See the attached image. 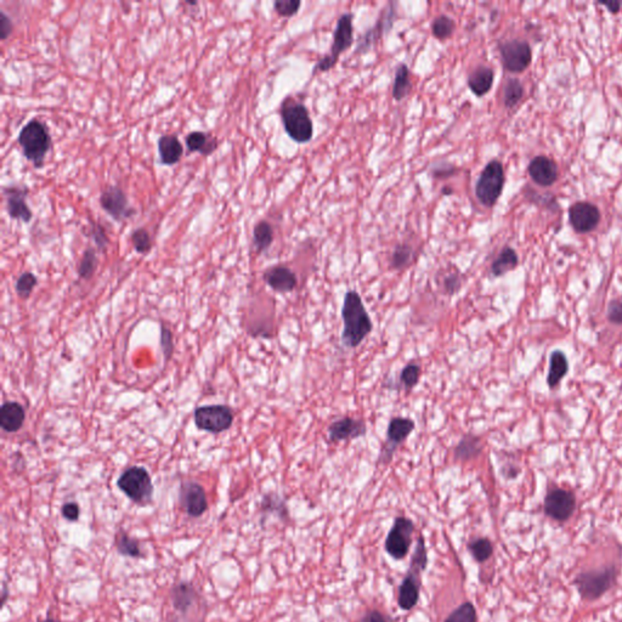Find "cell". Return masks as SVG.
<instances>
[{
	"instance_id": "6da1fadb",
	"label": "cell",
	"mask_w": 622,
	"mask_h": 622,
	"mask_svg": "<svg viewBox=\"0 0 622 622\" xmlns=\"http://www.w3.org/2000/svg\"><path fill=\"white\" fill-rule=\"evenodd\" d=\"M342 318L344 325L342 343L347 348H357L374 330L372 320L357 291H349L344 296Z\"/></svg>"
},
{
	"instance_id": "7a4b0ae2",
	"label": "cell",
	"mask_w": 622,
	"mask_h": 622,
	"mask_svg": "<svg viewBox=\"0 0 622 622\" xmlns=\"http://www.w3.org/2000/svg\"><path fill=\"white\" fill-rule=\"evenodd\" d=\"M18 142L26 159L32 162L35 168L43 167L45 156L52 145L47 125L38 118L28 120L20 130Z\"/></svg>"
},
{
	"instance_id": "3957f363",
	"label": "cell",
	"mask_w": 622,
	"mask_h": 622,
	"mask_svg": "<svg viewBox=\"0 0 622 622\" xmlns=\"http://www.w3.org/2000/svg\"><path fill=\"white\" fill-rule=\"evenodd\" d=\"M618 579V569L609 567L580 572L574 580L580 597L586 601H594L611 589Z\"/></svg>"
},
{
	"instance_id": "277c9868",
	"label": "cell",
	"mask_w": 622,
	"mask_h": 622,
	"mask_svg": "<svg viewBox=\"0 0 622 622\" xmlns=\"http://www.w3.org/2000/svg\"><path fill=\"white\" fill-rule=\"evenodd\" d=\"M284 130L289 137L299 144L310 142L313 134V120L304 105L286 100L281 108Z\"/></svg>"
},
{
	"instance_id": "5b68a950",
	"label": "cell",
	"mask_w": 622,
	"mask_h": 622,
	"mask_svg": "<svg viewBox=\"0 0 622 622\" xmlns=\"http://www.w3.org/2000/svg\"><path fill=\"white\" fill-rule=\"evenodd\" d=\"M505 185V171L498 161H491L486 164L476 181V195L483 206L491 208L496 205L502 193Z\"/></svg>"
},
{
	"instance_id": "8992f818",
	"label": "cell",
	"mask_w": 622,
	"mask_h": 622,
	"mask_svg": "<svg viewBox=\"0 0 622 622\" xmlns=\"http://www.w3.org/2000/svg\"><path fill=\"white\" fill-rule=\"evenodd\" d=\"M117 485L132 501L140 505L150 502L154 495L152 480L145 468H129L120 476Z\"/></svg>"
},
{
	"instance_id": "52a82bcc",
	"label": "cell",
	"mask_w": 622,
	"mask_h": 622,
	"mask_svg": "<svg viewBox=\"0 0 622 622\" xmlns=\"http://www.w3.org/2000/svg\"><path fill=\"white\" fill-rule=\"evenodd\" d=\"M352 43H354L352 15V13H344L337 22L330 55H326L321 61H318V64L315 66L313 71L315 72L330 71L338 62L339 55L345 50H348Z\"/></svg>"
},
{
	"instance_id": "ba28073f",
	"label": "cell",
	"mask_w": 622,
	"mask_h": 622,
	"mask_svg": "<svg viewBox=\"0 0 622 622\" xmlns=\"http://www.w3.org/2000/svg\"><path fill=\"white\" fill-rule=\"evenodd\" d=\"M416 428V423L406 417H394L391 418L386 432V442L383 445L378 463H389L396 449L411 435Z\"/></svg>"
},
{
	"instance_id": "9c48e42d",
	"label": "cell",
	"mask_w": 622,
	"mask_h": 622,
	"mask_svg": "<svg viewBox=\"0 0 622 622\" xmlns=\"http://www.w3.org/2000/svg\"><path fill=\"white\" fill-rule=\"evenodd\" d=\"M413 530L415 525L411 520L405 517H398L386 536V551L388 554L394 559L405 558L411 546Z\"/></svg>"
},
{
	"instance_id": "30bf717a",
	"label": "cell",
	"mask_w": 622,
	"mask_h": 622,
	"mask_svg": "<svg viewBox=\"0 0 622 622\" xmlns=\"http://www.w3.org/2000/svg\"><path fill=\"white\" fill-rule=\"evenodd\" d=\"M576 497L571 491L564 489L551 490L543 502L545 514L555 522H567L575 513Z\"/></svg>"
},
{
	"instance_id": "8fae6325",
	"label": "cell",
	"mask_w": 622,
	"mask_h": 622,
	"mask_svg": "<svg viewBox=\"0 0 622 622\" xmlns=\"http://www.w3.org/2000/svg\"><path fill=\"white\" fill-rule=\"evenodd\" d=\"M232 412L226 406H203L195 411V423L198 428L211 433H220L232 425Z\"/></svg>"
},
{
	"instance_id": "7c38bea8",
	"label": "cell",
	"mask_w": 622,
	"mask_h": 622,
	"mask_svg": "<svg viewBox=\"0 0 622 622\" xmlns=\"http://www.w3.org/2000/svg\"><path fill=\"white\" fill-rule=\"evenodd\" d=\"M505 69L509 72L519 74L528 69L531 62V47L524 40H509L500 47Z\"/></svg>"
},
{
	"instance_id": "4fadbf2b",
	"label": "cell",
	"mask_w": 622,
	"mask_h": 622,
	"mask_svg": "<svg viewBox=\"0 0 622 622\" xmlns=\"http://www.w3.org/2000/svg\"><path fill=\"white\" fill-rule=\"evenodd\" d=\"M100 205L103 211L117 221H123L133 217L135 209L129 206L128 197L118 186H108L100 196Z\"/></svg>"
},
{
	"instance_id": "5bb4252c",
	"label": "cell",
	"mask_w": 622,
	"mask_h": 622,
	"mask_svg": "<svg viewBox=\"0 0 622 622\" xmlns=\"http://www.w3.org/2000/svg\"><path fill=\"white\" fill-rule=\"evenodd\" d=\"M4 195L6 197V211L10 218L21 220L23 223H30L33 218V213L30 211V207L27 206L28 188L8 186L4 188Z\"/></svg>"
},
{
	"instance_id": "9a60e30c",
	"label": "cell",
	"mask_w": 622,
	"mask_h": 622,
	"mask_svg": "<svg viewBox=\"0 0 622 622\" xmlns=\"http://www.w3.org/2000/svg\"><path fill=\"white\" fill-rule=\"evenodd\" d=\"M180 503L185 512L193 518L201 517L208 508L205 489L193 481H188L181 485Z\"/></svg>"
},
{
	"instance_id": "2e32d148",
	"label": "cell",
	"mask_w": 622,
	"mask_h": 622,
	"mask_svg": "<svg viewBox=\"0 0 622 622\" xmlns=\"http://www.w3.org/2000/svg\"><path fill=\"white\" fill-rule=\"evenodd\" d=\"M569 219L576 231H592L601 220V213L592 203L577 202L569 209Z\"/></svg>"
},
{
	"instance_id": "e0dca14e",
	"label": "cell",
	"mask_w": 622,
	"mask_h": 622,
	"mask_svg": "<svg viewBox=\"0 0 622 622\" xmlns=\"http://www.w3.org/2000/svg\"><path fill=\"white\" fill-rule=\"evenodd\" d=\"M367 427L365 422L354 420L350 417H344L335 421L328 427V435L332 442H349L352 439L365 437Z\"/></svg>"
},
{
	"instance_id": "ac0fdd59",
	"label": "cell",
	"mask_w": 622,
	"mask_h": 622,
	"mask_svg": "<svg viewBox=\"0 0 622 622\" xmlns=\"http://www.w3.org/2000/svg\"><path fill=\"white\" fill-rule=\"evenodd\" d=\"M423 570L421 567H417L411 564L408 575L403 579V584L399 588V598L398 603L403 610H411L418 601L420 598V572Z\"/></svg>"
},
{
	"instance_id": "d6986e66",
	"label": "cell",
	"mask_w": 622,
	"mask_h": 622,
	"mask_svg": "<svg viewBox=\"0 0 622 622\" xmlns=\"http://www.w3.org/2000/svg\"><path fill=\"white\" fill-rule=\"evenodd\" d=\"M263 277L266 284L279 293L292 292L298 284L296 274L287 266H272L264 272Z\"/></svg>"
},
{
	"instance_id": "ffe728a7",
	"label": "cell",
	"mask_w": 622,
	"mask_h": 622,
	"mask_svg": "<svg viewBox=\"0 0 622 622\" xmlns=\"http://www.w3.org/2000/svg\"><path fill=\"white\" fill-rule=\"evenodd\" d=\"M529 173L532 180L541 186H551L558 178V168L552 159L539 156L529 164Z\"/></svg>"
},
{
	"instance_id": "44dd1931",
	"label": "cell",
	"mask_w": 622,
	"mask_h": 622,
	"mask_svg": "<svg viewBox=\"0 0 622 622\" xmlns=\"http://www.w3.org/2000/svg\"><path fill=\"white\" fill-rule=\"evenodd\" d=\"M25 410L15 401L5 403L0 410V425L8 433H15L25 422Z\"/></svg>"
},
{
	"instance_id": "7402d4cb",
	"label": "cell",
	"mask_w": 622,
	"mask_h": 622,
	"mask_svg": "<svg viewBox=\"0 0 622 622\" xmlns=\"http://www.w3.org/2000/svg\"><path fill=\"white\" fill-rule=\"evenodd\" d=\"M184 152V147L181 145L179 137L174 134H167L159 137V154L161 162L166 166H173L180 161L181 156Z\"/></svg>"
},
{
	"instance_id": "603a6c76",
	"label": "cell",
	"mask_w": 622,
	"mask_h": 622,
	"mask_svg": "<svg viewBox=\"0 0 622 622\" xmlns=\"http://www.w3.org/2000/svg\"><path fill=\"white\" fill-rule=\"evenodd\" d=\"M495 74L493 69L481 66L474 69L468 78V86L476 96L488 94L494 84Z\"/></svg>"
},
{
	"instance_id": "cb8c5ba5",
	"label": "cell",
	"mask_w": 622,
	"mask_h": 622,
	"mask_svg": "<svg viewBox=\"0 0 622 622\" xmlns=\"http://www.w3.org/2000/svg\"><path fill=\"white\" fill-rule=\"evenodd\" d=\"M186 146L191 152H200L202 156H209L218 147V139L205 132H191L186 137Z\"/></svg>"
},
{
	"instance_id": "d4e9b609",
	"label": "cell",
	"mask_w": 622,
	"mask_h": 622,
	"mask_svg": "<svg viewBox=\"0 0 622 622\" xmlns=\"http://www.w3.org/2000/svg\"><path fill=\"white\" fill-rule=\"evenodd\" d=\"M568 371H569V362L567 355L560 350L552 352L549 359L548 377H547L549 388L553 389L555 386H558L563 378L567 376Z\"/></svg>"
},
{
	"instance_id": "484cf974",
	"label": "cell",
	"mask_w": 622,
	"mask_h": 622,
	"mask_svg": "<svg viewBox=\"0 0 622 622\" xmlns=\"http://www.w3.org/2000/svg\"><path fill=\"white\" fill-rule=\"evenodd\" d=\"M197 593L192 584L188 582L176 584L172 588V601L174 608L180 613H186L196 601Z\"/></svg>"
},
{
	"instance_id": "4316f807",
	"label": "cell",
	"mask_w": 622,
	"mask_h": 622,
	"mask_svg": "<svg viewBox=\"0 0 622 622\" xmlns=\"http://www.w3.org/2000/svg\"><path fill=\"white\" fill-rule=\"evenodd\" d=\"M483 451L481 439L473 434H466L455 449V459L457 461H469L476 459Z\"/></svg>"
},
{
	"instance_id": "83f0119b",
	"label": "cell",
	"mask_w": 622,
	"mask_h": 622,
	"mask_svg": "<svg viewBox=\"0 0 622 622\" xmlns=\"http://www.w3.org/2000/svg\"><path fill=\"white\" fill-rule=\"evenodd\" d=\"M518 263H519V259H518V254L514 249L511 247H505L493 263L491 274L494 275L495 277H501L507 272L514 270L515 267L518 266Z\"/></svg>"
},
{
	"instance_id": "f1b7e54d",
	"label": "cell",
	"mask_w": 622,
	"mask_h": 622,
	"mask_svg": "<svg viewBox=\"0 0 622 622\" xmlns=\"http://www.w3.org/2000/svg\"><path fill=\"white\" fill-rule=\"evenodd\" d=\"M411 91L410 71L405 64H400L395 71L394 84H393V98L396 101H401Z\"/></svg>"
},
{
	"instance_id": "f546056e",
	"label": "cell",
	"mask_w": 622,
	"mask_h": 622,
	"mask_svg": "<svg viewBox=\"0 0 622 622\" xmlns=\"http://www.w3.org/2000/svg\"><path fill=\"white\" fill-rule=\"evenodd\" d=\"M272 241H274L272 226L265 220H260L254 226L253 230V242L258 253H263L266 249L270 248Z\"/></svg>"
},
{
	"instance_id": "4dcf8cb0",
	"label": "cell",
	"mask_w": 622,
	"mask_h": 622,
	"mask_svg": "<svg viewBox=\"0 0 622 622\" xmlns=\"http://www.w3.org/2000/svg\"><path fill=\"white\" fill-rule=\"evenodd\" d=\"M116 548L118 553L132 558H140L142 557V547L139 541L132 539L128 534L120 532L116 535Z\"/></svg>"
},
{
	"instance_id": "1f68e13d",
	"label": "cell",
	"mask_w": 622,
	"mask_h": 622,
	"mask_svg": "<svg viewBox=\"0 0 622 622\" xmlns=\"http://www.w3.org/2000/svg\"><path fill=\"white\" fill-rule=\"evenodd\" d=\"M468 548L471 551V553L476 562L479 563L486 562L494 553V547H493L491 541L489 539H484V537L472 541L468 546Z\"/></svg>"
},
{
	"instance_id": "d6a6232c",
	"label": "cell",
	"mask_w": 622,
	"mask_h": 622,
	"mask_svg": "<svg viewBox=\"0 0 622 622\" xmlns=\"http://www.w3.org/2000/svg\"><path fill=\"white\" fill-rule=\"evenodd\" d=\"M456 23L452 18L447 15H440L432 23V33L435 38L440 40L450 38L455 32Z\"/></svg>"
},
{
	"instance_id": "836d02e7",
	"label": "cell",
	"mask_w": 622,
	"mask_h": 622,
	"mask_svg": "<svg viewBox=\"0 0 622 622\" xmlns=\"http://www.w3.org/2000/svg\"><path fill=\"white\" fill-rule=\"evenodd\" d=\"M523 95V84L518 79L511 78L507 81L506 86H505V105H506V108H514L515 105L522 100Z\"/></svg>"
},
{
	"instance_id": "e575fe53",
	"label": "cell",
	"mask_w": 622,
	"mask_h": 622,
	"mask_svg": "<svg viewBox=\"0 0 622 622\" xmlns=\"http://www.w3.org/2000/svg\"><path fill=\"white\" fill-rule=\"evenodd\" d=\"M412 257H413V249L411 246L405 243L396 246L394 252L391 254V266L395 270H401L411 263Z\"/></svg>"
},
{
	"instance_id": "d590c367",
	"label": "cell",
	"mask_w": 622,
	"mask_h": 622,
	"mask_svg": "<svg viewBox=\"0 0 622 622\" xmlns=\"http://www.w3.org/2000/svg\"><path fill=\"white\" fill-rule=\"evenodd\" d=\"M476 610L469 601L459 605V608L450 614L445 622H476Z\"/></svg>"
},
{
	"instance_id": "8d00e7d4",
	"label": "cell",
	"mask_w": 622,
	"mask_h": 622,
	"mask_svg": "<svg viewBox=\"0 0 622 622\" xmlns=\"http://www.w3.org/2000/svg\"><path fill=\"white\" fill-rule=\"evenodd\" d=\"M96 263H98V259H96V253H95V250L93 248H86L84 250V254H83L82 260L79 263V266H78V274L79 276L82 277V279H91L93 274H94L95 269H96Z\"/></svg>"
},
{
	"instance_id": "74e56055",
	"label": "cell",
	"mask_w": 622,
	"mask_h": 622,
	"mask_svg": "<svg viewBox=\"0 0 622 622\" xmlns=\"http://www.w3.org/2000/svg\"><path fill=\"white\" fill-rule=\"evenodd\" d=\"M132 242L137 253L146 254L152 248V238L146 229L139 228L132 234Z\"/></svg>"
},
{
	"instance_id": "f35d334b",
	"label": "cell",
	"mask_w": 622,
	"mask_h": 622,
	"mask_svg": "<svg viewBox=\"0 0 622 622\" xmlns=\"http://www.w3.org/2000/svg\"><path fill=\"white\" fill-rule=\"evenodd\" d=\"M421 377V367L416 364H408L400 374V384L405 389H412L417 386Z\"/></svg>"
},
{
	"instance_id": "ab89813d",
	"label": "cell",
	"mask_w": 622,
	"mask_h": 622,
	"mask_svg": "<svg viewBox=\"0 0 622 622\" xmlns=\"http://www.w3.org/2000/svg\"><path fill=\"white\" fill-rule=\"evenodd\" d=\"M37 286V277L32 272H23L16 281V292L21 298H28Z\"/></svg>"
},
{
	"instance_id": "60d3db41",
	"label": "cell",
	"mask_w": 622,
	"mask_h": 622,
	"mask_svg": "<svg viewBox=\"0 0 622 622\" xmlns=\"http://www.w3.org/2000/svg\"><path fill=\"white\" fill-rule=\"evenodd\" d=\"M301 0H277L275 1V11L282 18H291L301 9Z\"/></svg>"
},
{
	"instance_id": "b9f144b4",
	"label": "cell",
	"mask_w": 622,
	"mask_h": 622,
	"mask_svg": "<svg viewBox=\"0 0 622 622\" xmlns=\"http://www.w3.org/2000/svg\"><path fill=\"white\" fill-rule=\"evenodd\" d=\"M89 235L94 238L95 243L98 246V248L101 249V250H105V249H106L110 240H108L106 230H105V228H103L101 224L91 221V231H89Z\"/></svg>"
},
{
	"instance_id": "7bdbcfd3",
	"label": "cell",
	"mask_w": 622,
	"mask_h": 622,
	"mask_svg": "<svg viewBox=\"0 0 622 622\" xmlns=\"http://www.w3.org/2000/svg\"><path fill=\"white\" fill-rule=\"evenodd\" d=\"M606 316L614 325H622V299H614L610 301Z\"/></svg>"
},
{
	"instance_id": "ee69618b",
	"label": "cell",
	"mask_w": 622,
	"mask_h": 622,
	"mask_svg": "<svg viewBox=\"0 0 622 622\" xmlns=\"http://www.w3.org/2000/svg\"><path fill=\"white\" fill-rule=\"evenodd\" d=\"M462 287V280L457 274H451L444 280V289L449 296H454Z\"/></svg>"
},
{
	"instance_id": "f6af8a7d",
	"label": "cell",
	"mask_w": 622,
	"mask_h": 622,
	"mask_svg": "<svg viewBox=\"0 0 622 622\" xmlns=\"http://www.w3.org/2000/svg\"><path fill=\"white\" fill-rule=\"evenodd\" d=\"M13 25L11 18L6 13L0 10V39L5 40L13 33Z\"/></svg>"
},
{
	"instance_id": "bcb514c9",
	"label": "cell",
	"mask_w": 622,
	"mask_h": 622,
	"mask_svg": "<svg viewBox=\"0 0 622 622\" xmlns=\"http://www.w3.org/2000/svg\"><path fill=\"white\" fill-rule=\"evenodd\" d=\"M162 348H163L164 357L169 359V357H172L173 350H174V345H173V337L172 333H171V330H168L167 327L162 326Z\"/></svg>"
},
{
	"instance_id": "7dc6e473",
	"label": "cell",
	"mask_w": 622,
	"mask_h": 622,
	"mask_svg": "<svg viewBox=\"0 0 622 622\" xmlns=\"http://www.w3.org/2000/svg\"><path fill=\"white\" fill-rule=\"evenodd\" d=\"M79 514H81V509H79L77 503H64L62 507V515H64V519H67L69 522H77Z\"/></svg>"
},
{
	"instance_id": "c3c4849f",
	"label": "cell",
	"mask_w": 622,
	"mask_h": 622,
	"mask_svg": "<svg viewBox=\"0 0 622 622\" xmlns=\"http://www.w3.org/2000/svg\"><path fill=\"white\" fill-rule=\"evenodd\" d=\"M454 174V166H451V164H447V166H439V167H435V169L433 171V175L435 178H447V176H451Z\"/></svg>"
},
{
	"instance_id": "681fc988",
	"label": "cell",
	"mask_w": 622,
	"mask_h": 622,
	"mask_svg": "<svg viewBox=\"0 0 622 622\" xmlns=\"http://www.w3.org/2000/svg\"><path fill=\"white\" fill-rule=\"evenodd\" d=\"M361 622H386V618L377 610H372L366 614Z\"/></svg>"
},
{
	"instance_id": "f907efd6",
	"label": "cell",
	"mask_w": 622,
	"mask_h": 622,
	"mask_svg": "<svg viewBox=\"0 0 622 622\" xmlns=\"http://www.w3.org/2000/svg\"><path fill=\"white\" fill-rule=\"evenodd\" d=\"M603 5H604V6H606V8L609 9L610 13H618V10H620V6H621V4H620V3H618V1H613V3H604V4Z\"/></svg>"
},
{
	"instance_id": "816d5d0a",
	"label": "cell",
	"mask_w": 622,
	"mask_h": 622,
	"mask_svg": "<svg viewBox=\"0 0 622 622\" xmlns=\"http://www.w3.org/2000/svg\"><path fill=\"white\" fill-rule=\"evenodd\" d=\"M42 622H61V621H59V620H55V618H45V620H44V621H42Z\"/></svg>"
},
{
	"instance_id": "f5cc1de1",
	"label": "cell",
	"mask_w": 622,
	"mask_h": 622,
	"mask_svg": "<svg viewBox=\"0 0 622 622\" xmlns=\"http://www.w3.org/2000/svg\"><path fill=\"white\" fill-rule=\"evenodd\" d=\"M442 193H444V195H451V193H452V190L444 189L442 190Z\"/></svg>"
}]
</instances>
